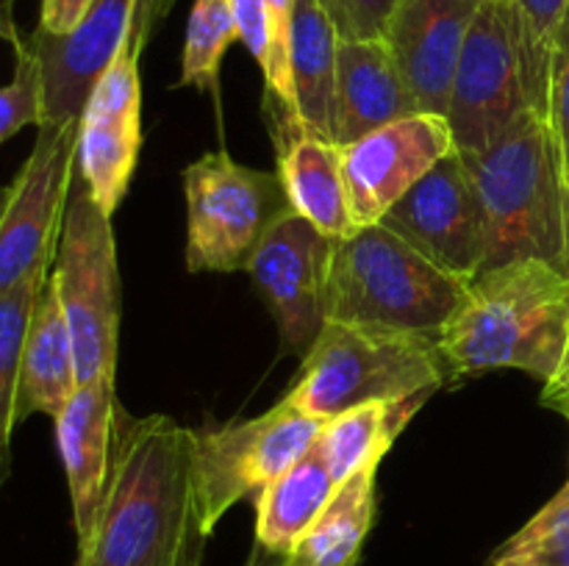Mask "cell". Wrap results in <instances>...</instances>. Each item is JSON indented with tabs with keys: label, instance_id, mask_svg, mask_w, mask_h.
I'll use <instances>...</instances> for the list:
<instances>
[{
	"label": "cell",
	"instance_id": "cell-27",
	"mask_svg": "<svg viewBox=\"0 0 569 566\" xmlns=\"http://www.w3.org/2000/svg\"><path fill=\"white\" fill-rule=\"evenodd\" d=\"M495 566H569V483L498 549Z\"/></svg>",
	"mask_w": 569,
	"mask_h": 566
},
{
	"label": "cell",
	"instance_id": "cell-16",
	"mask_svg": "<svg viewBox=\"0 0 569 566\" xmlns=\"http://www.w3.org/2000/svg\"><path fill=\"white\" fill-rule=\"evenodd\" d=\"M481 0H400L387 28L389 53L420 111H448L453 72Z\"/></svg>",
	"mask_w": 569,
	"mask_h": 566
},
{
	"label": "cell",
	"instance_id": "cell-24",
	"mask_svg": "<svg viewBox=\"0 0 569 566\" xmlns=\"http://www.w3.org/2000/svg\"><path fill=\"white\" fill-rule=\"evenodd\" d=\"M426 400V394H420V397L365 403L342 411L326 420L315 447L320 449L322 461L339 483L361 469H378L398 433Z\"/></svg>",
	"mask_w": 569,
	"mask_h": 566
},
{
	"label": "cell",
	"instance_id": "cell-28",
	"mask_svg": "<svg viewBox=\"0 0 569 566\" xmlns=\"http://www.w3.org/2000/svg\"><path fill=\"white\" fill-rule=\"evenodd\" d=\"M567 3L569 0H515L528 98H531V109L539 111L542 117L545 100H548L550 53H553V39L567 11Z\"/></svg>",
	"mask_w": 569,
	"mask_h": 566
},
{
	"label": "cell",
	"instance_id": "cell-35",
	"mask_svg": "<svg viewBox=\"0 0 569 566\" xmlns=\"http://www.w3.org/2000/svg\"><path fill=\"white\" fill-rule=\"evenodd\" d=\"M281 558H283V555L272 553V549H267L264 544L256 542L253 549H250L248 564H244V566H281Z\"/></svg>",
	"mask_w": 569,
	"mask_h": 566
},
{
	"label": "cell",
	"instance_id": "cell-25",
	"mask_svg": "<svg viewBox=\"0 0 569 566\" xmlns=\"http://www.w3.org/2000/svg\"><path fill=\"white\" fill-rule=\"evenodd\" d=\"M50 272L33 275L14 286L11 292L0 294V486L9 475L11 433L17 427V383H20L22 344H26L28 322H31L33 303L48 281Z\"/></svg>",
	"mask_w": 569,
	"mask_h": 566
},
{
	"label": "cell",
	"instance_id": "cell-21",
	"mask_svg": "<svg viewBox=\"0 0 569 566\" xmlns=\"http://www.w3.org/2000/svg\"><path fill=\"white\" fill-rule=\"evenodd\" d=\"M339 481L311 447L298 464L272 481L256 497V542L278 555H287L292 544L309 530L337 494Z\"/></svg>",
	"mask_w": 569,
	"mask_h": 566
},
{
	"label": "cell",
	"instance_id": "cell-10",
	"mask_svg": "<svg viewBox=\"0 0 569 566\" xmlns=\"http://www.w3.org/2000/svg\"><path fill=\"white\" fill-rule=\"evenodd\" d=\"M78 170V120L44 122L0 220V294L50 272Z\"/></svg>",
	"mask_w": 569,
	"mask_h": 566
},
{
	"label": "cell",
	"instance_id": "cell-31",
	"mask_svg": "<svg viewBox=\"0 0 569 566\" xmlns=\"http://www.w3.org/2000/svg\"><path fill=\"white\" fill-rule=\"evenodd\" d=\"M398 3L400 0H320L339 39L348 42H383Z\"/></svg>",
	"mask_w": 569,
	"mask_h": 566
},
{
	"label": "cell",
	"instance_id": "cell-9",
	"mask_svg": "<svg viewBox=\"0 0 569 566\" xmlns=\"http://www.w3.org/2000/svg\"><path fill=\"white\" fill-rule=\"evenodd\" d=\"M531 111L515 0H481L467 31L448 100L456 150H487Z\"/></svg>",
	"mask_w": 569,
	"mask_h": 566
},
{
	"label": "cell",
	"instance_id": "cell-6",
	"mask_svg": "<svg viewBox=\"0 0 569 566\" xmlns=\"http://www.w3.org/2000/svg\"><path fill=\"white\" fill-rule=\"evenodd\" d=\"M72 336L78 386L114 381L120 338V272L111 214L100 209L83 178H72L61 222L56 270L50 272Z\"/></svg>",
	"mask_w": 569,
	"mask_h": 566
},
{
	"label": "cell",
	"instance_id": "cell-12",
	"mask_svg": "<svg viewBox=\"0 0 569 566\" xmlns=\"http://www.w3.org/2000/svg\"><path fill=\"white\" fill-rule=\"evenodd\" d=\"M333 239L298 211H283L250 255L248 272L270 305L289 353H306L326 325Z\"/></svg>",
	"mask_w": 569,
	"mask_h": 566
},
{
	"label": "cell",
	"instance_id": "cell-11",
	"mask_svg": "<svg viewBox=\"0 0 569 566\" xmlns=\"http://www.w3.org/2000/svg\"><path fill=\"white\" fill-rule=\"evenodd\" d=\"M381 225L450 275L472 281L478 272L487 270V209L459 150L439 159L383 214Z\"/></svg>",
	"mask_w": 569,
	"mask_h": 566
},
{
	"label": "cell",
	"instance_id": "cell-18",
	"mask_svg": "<svg viewBox=\"0 0 569 566\" xmlns=\"http://www.w3.org/2000/svg\"><path fill=\"white\" fill-rule=\"evenodd\" d=\"M411 114H420V105L411 98L387 42L339 39L328 139L345 148Z\"/></svg>",
	"mask_w": 569,
	"mask_h": 566
},
{
	"label": "cell",
	"instance_id": "cell-4",
	"mask_svg": "<svg viewBox=\"0 0 569 566\" xmlns=\"http://www.w3.org/2000/svg\"><path fill=\"white\" fill-rule=\"evenodd\" d=\"M470 281L445 272L387 225H361L333 239L326 322L439 336Z\"/></svg>",
	"mask_w": 569,
	"mask_h": 566
},
{
	"label": "cell",
	"instance_id": "cell-8",
	"mask_svg": "<svg viewBox=\"0 0 569 566\" xmlns=\"http://www.w3.org/2000/svg\"><path fill=\"white\" fill-rule=\"evenodd\" d=\"M326 420L306 414L283 397L267 414L231 422L217 431L194 433V475L203 527L211 536L217 522L242 497L264 492L292 469L320 438Z\"/></svg>",
	"mask_w": 569,
	"mask_h": 566
},
{
	"label": "cell",
	"instance_id": "cell-1",
	"mask_svg": "<svg viewBox=\"0 0 569 566\" xmlns=\"http://www.w3.org/2000/svg\"><path fill=\"white\" fill-rule=\"evenodd\" d=\"M206 538L194 431L164 414L122 422L78 566H200Z\"/></svg>",
	"mask_w": 569,
	"mask_h": 566
},
{
	"label": "cell",
	"instance_id": "cell-2",
	"mask_svg": "<svg viewBox=\"0 0 569 566\" xmlns=\"http://www.w3.org/2000/svg\"><path fill=\"white\" fill-rule=\"evenodd\" d=\"M569 333V275L537 259L487 266L439 333L453 375L522 370L548 383Z\"/></svg>",
	"mask_w": 569,
	"mask_h": 566
},
{
	"label": "cell",
	"instance_id": "cell-17",
	"mask_svg": "<svg viewBox=\"0 0 569 566\" xmlns=\"http://www.w3.org/2000/svg\"><path fill=\"white\" fill-rule=\"evenodd\" d=\"M53 422L61 464L67 472V486H70L76 536L81 542L92 530L106 481H109L117 422H120L114 381H94L78 386L70 403Z\"/></svg>",
	"mask_w": 569,
	"mask_h": 566
},
{
	"label": "cell",
	"instance_id": "cell-5",
	"mask_svg": "<svg viewBox=\"0 0 569 566\" xmlns=\"http://www.w3.org/2000/svg\"><path fill=\"white\" fill-rule=\"evenodd\" d=\"M453 377L439 336L326 322L287 397L320 420L365 403L431 397Z\"/></svg>",
	"mask_w": 569,
	"mask_h": 566
},
{
	"label": "cell",
	"instance_id": "cell-7",
	"mask_svg": "<svg viewBox=\"0 0 569 566\" xmlns=\"http://www.w3.org/2000/svg\"><path fill=\"white\" fill-rule=\"evenodd\" d=\"M189 272L248 270L272 222L289 211L281 178L233 161L226 150L183 172Z\"/></svg>",
	"mask_w": 569,
	"mask_h": 566
},
{
	"label": "cell",
	"instance_id": "cell-15",
	"mask_svg": "<svg viewBox=\"0 0 569 566\" xmlns=\"http://www.w3.org/2000/svg\"><path fill=\"white\" fill-rule=\"evenodd\" d=\"M139 3L142 0H92L72 31L48 33L37 28L26 39L42 70V125L81 117L94 83L131 39Z\"/></svg>",
	"mask_w": 569,
	"mask_h": 566
},
{
	"label": "cell",
	"instance_id": "cell-3",
	"mask_svg": "<svg viewBox=\"0 0 569 566\" xmlns=\"http://www.w3.org/2000/svg\"><path fill=\"white\" fill-rule=\"evenodd\" d=\"M461 159L487 209V266L537 259L569 275V186L548 120L526 111L487 150Z\"/></svg>",
	"mask_w": 569,
	"mask_h": 566
},
{
	"label": "cell",
	"instance_id": "cell-19",
	"mask_svg": "<svg viewBox=\"0 0 569 566\" xmlns=\"http://www.w3.org/2000/svg\"><path fill=\"white\" fill-rule=\"evenodd\" d=\"M278 178L289 205L328 239L353 233L348 186L342 172V148L328 137L300 128L276 133Z\"/></svg>",
	"mask_w": 569,
	"mask_h": 566
},
{
	"label": "cell",
	"instance_id": "cell-14",
	"mask_svg": "<svg viewBox=\"0 0 569 566\" xmlns=\"http://www.w3.org/2000/svg\"><path fill=\"white\" fill-rule=\"evenodd\" d=\"M456 150L448 117L420 114L378 128L342 148V172L356 225H376L389 209Z\"/></svg>",
	"mask_w": 569,
	"mask_h": 566
},
{
	"label": "cell",
	"instance_id": "cell-29",
	"mask_svg": "<svg viewBox=\"0 0 569 566\" xmlns=\"http://www.w3.org/2000/svg\"><path fill=\"white\" fill-rule=\"evenodd\" d=\"M14 53V78L11 83L0 87V144L26 125H42L44 120L42 70H39L37 53L26 39L17 44Z\"/></svg>",
	"mask_w": 569,
	"mask_h": 566
},
{
	"label": "cell",
	"instance_id": "cell-22",
	"mask_svg": "<svg viewBox=\"0 0 569 566\" xmlns=\"http://www.w3.org/2000/svg\"><path fill=\"white\" fill-rule=\"evenodd\" d=\"M337 53L339 33L320 0H295L292 39H289L295 105H298L300 122L320 137H328Z\"/></svg>",
	"mask_w": 569,
	"mask_h": 566
},
{
	"label": "cell",
	"instance_id": "cell-26",
	"mask_svg": "<svg viewBox=\"0 0 569 566\" xmlns=\"http://www.w3.org/2000/svg\"><path fill=\"white\" fill-rule=\"evenodd\" d=\"M237 17L231 0H194L183 42L181 87L211 89L220 81V61L237 42Z\"/></svg>",
	"mask_w": 569,
	"mask_h": 566
},
{
	"label": "cell",
	"instance_id": "cell-23",
	"mask_svg": "<svg viewBox=\"0 0 569 566\" xmlns=\"http://www.w3.org/2000/svg\"><path fill=\"white\" fill-rule=\"evenodd\" d=\"M376 514V469L339 483L315 525L292 544L281 566H356Z\"/></svg>",
	"mask_w": 569,
	"mask_h": 566
},
{
	"label": "cell",
	"instance_id": "cell-34",
	"mask_svg": "<svg viewBox=\"0 0 569 566\" xmlns=\"http://www.w3.org/2000/svg\"><path fill=\"white\" fill-rule=\"evenodd\" d=\"M0 42H11L14 48L22 42L11 17V0H0Z\"/></svg>",
	"mask_w": 569,
	"mask_h": 566
},
{
	"label": "cell",
	"instance_id": "cell-33",
	"mask_svg": "<svg viewBox=\"0 0 569 566\" xmlns=\"http://www.w3.org/2000/svg\"><path fill=\"white\" fill-rule=\"evenodd\" d=\"M542 405L559 411L569 420V333L565 344V355H561V364L556 370V375L545 383L542 388Z\"/></svg>",
	"mask_w": 569,
	"mask_h": 566
},
{
	"label": "cell",
	"instance_id": "cell-30",
	"mask_svg": "<svg viewBox=\"0 0 569 566\" xmlns=\"http://www.w3.org/2000/svg\"><path fill=\"white\" fill-rule=\"evenodd\" d=\"M545 120H548L550 131H553L561 166H565V181L569 186V3L565 17H561L559 31H556L553 53H550Z\"/></svg>",
	"mask_w": 569,
	"mask_h": 566
},
{
	"label": "cell",
	"instance_id": "cell-36",
	"mask_svg": "<svg viewBox=\"0 0 569 566\" xmlns=\"http://www.w3.org/2000/svg\"><path fill=\"white\" fill-rule=\"evenodd\" d=\"M6 200H9V186H0V220H3V211H6Z\"/></svg>",
	"mask_w": 569,
	"mask_h": 566
},
{
	"label": "cell",
	"instance_id": "cell-32",
	"mask_svg": "<svg viewBox=\"0 0 569 566\" xmlns=\"http://www.w3.org/2000/svg\"><path fill=\"white\" fill-rule=\"evenodd\" d=\"M92 0H42L39 28L48 33H67L78 26Z\"/></svg>",
	"mask_w": 569,
	"mask_h": 566
},
{
	"label": "cell",
	"instance_id": "cell-13",
	"mask_svg": "<svg viewBox=\"0 0 569 566\" xmlns=\"http://www.w3.org/2000/svg\"><path fill=\"white\" fill-rule=\"evenodd\" d=\"M142 48L131 33L78 117V175L106 214H114L126 198L142 148Z\"/></svg>",
	"mask_w": 569,
	"mask_h": 566
},
{
	"label": "cell",
	"instance_id": "cell-20",
	"mask_svg": "<svg viewBox=\"0 0 569 566\" xmlns=\"http://www.w3.org/2000/svg\"><path fill=\"white\" fill-rule=\"evenodd\" d=\"M78 388L72 336L61 311L53 277L42 283L22 344L17 383V425L31 414L59 416Z\"/></svg>",
	"mask_w": 569,
	"mask_h": 566
}]
</instances>
